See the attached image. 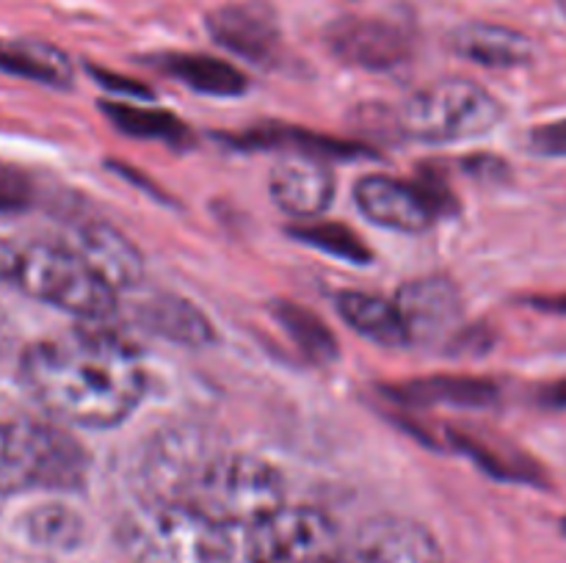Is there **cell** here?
<instances>
[{
  "instance_id": "obj_10",
  "label": "cell",
  "mask_w": 566,
  "mask_h": 563,
  "mask_svg": "<svg viewBox=\"0 0 566 563\" xmlns=\"http://www.w3.org/2000/svg\"><path fill=\"white\" fill-rule=\"evenodd\" d=\"M407 346L434 348L448 342L462 326V298L442 276H423L401 285L392 298Z\"/></svg>"
},
{
  "instance_id": "obj_3",
  "label": "cell",
  "mask_w": 566,
  "mask_h": 563,
  "mask_svg": "<svg viewBox=\"0 0 566 563\" xmlns=\"http://www.w3.org/2000/svg\"><path fill=\"white\" fill-rule=\"evenodd\" d=\"M136 563H230L227 528L186 502L144 500L119 528Z\"/></svg>"
},
{
  "instance_id": "obj_18",
  "label": "cell",
  "mask_w": 566,
  "mask_h": 563,
  "mask_svg": "<svg viewBox=\"0 0 566 563\" xmlns=\"http://www.w3.org/2000/svg\"><path fill=\"white\" fill-rule=\"evenodd\" d=\"M337 312H340V318L346 320L357 334L376 342V346H407L401 318H398V309L390 298H381L376 296V293L363 290H343L337 293Z\"/></svg>"
},
{
  "instance_id": "obj_31",
  "label": "cell",
  "mask_w": 566,
  "mask_h": 563,
  "mask_svg": "<svg viewBox=\"0 0 566 563\" xmlns=\"http://www.w3.org/2000/svg\"><path fill=\"white\" fill-rule=\"evenodd\" d=\"M534 307L553 309V312H566V298H536Z\"/></svg>"
},
{
  "instance_id": "obj_6",
  "label": "cell",
  "mask_w": 566,
  "mask_h": 563,
  "mask_svg": "<svg viewBox=\"0 0 566 563\" xmlns=\"http://www.w3.org/2000/svg\"><path fill=\"white\" fill-rule=\"evenodd\" d=\"M501 119V99L492 97L479 83L459 77L431 83L409 94L398 108V130L426 144L481 138L495 130Z\"/></svg>"
},
{
  "instance_id": "obj_14",
  "label": "cell",
  "mask_w": 566,
  "mask_h": 563,
  "mask_svg": "<svg viewBox=\"0 0 566 563\" xmlns=\"http://www.w3.org/2000/svg\"><path fill=\"white\" fill-rule=\"evenodd\" d=\"M66 246L105 282L114 293L138 287L144 279V257L136 243L127 241L119 230L99 221H88L72 230Z\"/></svg>"
},
{
  "instance_id": "obj_26",
  "label": "cell",
  "mask_w": 566,
  "mask_h": 563,
  "mask_svg": "<svg viewBox=\"0 0 566 563\" xmlns=\"http://www.w3.org/2000/svg\"><path fill=\"white\" fill-rule=\"evenodd\" d=\"M293 237H298L307 246L326 252L329 257L346 259V263L365 265L370 263V248L359 241L357 232H352L348 226L335 224V221H315V224H302L291 230Z\"/></svg>"
},
{
  "instance_id": "obj_2",
  "label": "cell",
  "mask_w": 566,
  "mask_h": 563,
  "mask_svg": "<svg viewBox=\"0 0 566 563\" xmlns=\"http://www.w3.org/2000/svg\"><path fill=\"white\" fill-rule=\"evenodd\" d=\"M3 279L75 318L103 320L116 312V293L66 243H6Z\"/></svg>"
},
{
  "instance_id": "obj_17",
  "label": "cell",
  "mask_w": 566,
  "mask_h": 563,
  "mask_svg": "<svg viewBox=\"0 0 566 563\" xmlns=\"http://www.w3.org/2000/svg\"><path fill=\"white\" fill-rule=\"evenodd\" d=\"M138 320L144 329L155 331L164 340L186 348H205L216 340L210 320L191 301L169 293H155L138 304Z\"/></svg>"
},
{
  "instance_id": "obj_20",
  "label": "cell",
  "mask_w": 566,
  "mask_h": 563,
  "mask_svg": "<svg viewBox=\"0 0 566 563\" xmlns=\"http://www.w3.org/2000/svg\"><path fill=\"white\" fill-rule=\"evenodd\" d=\"M164 70L186 83L188 88L210 97H238L247 92V75L227 61L202 53H171L166 55Z\"/></svg>"
},
{
  "instance_id": "obj_34",
  "label": "cell",
  "mask_w": 566,
  "mask_h": 563,
  "mask_svg": "<svg viewBox=\"0 0 566 563\" xmlns=\"http://www.w3.org/2000/svg\"><path fill=\"white\" fill-rule=\"evenodd\" d=\"M562 530L566 533V519H562Z\"/></svg>"
},
{
  "instance_id": "obj_32",
  "label": "cell",
  "mask_w": 566,
  "mask_h": 563,
  "mask_svg": "<svg viewBox=\"0 0 566 563\" xmlns=\"http://www.w3.org/2000/svg\"><path fill=\"white\" fill-rule=\"evenodd\" d=\"M3 265H6V243H0V279H3Z\"/></svg>"
},
{
  "instance_id": "obj_16",
  "label": "cell",
  "mask_w": 566,
  "mask_h": 563,
  "mask_svg": "<svg viewBox=\"0 0 566 563\" xmlns=\"http://www.w3.org/2000/svg\"><path fill=\"white\" fill-rule=\"evenodd\" d=\"M453 53L490 70H514L534 61V42L523 31L495 22H468L451 33Z\"/></svg>"
},
{
  "instance_id": "obj_22",
  "label": "cell",
  "mask_w": 566,
  "mask_h": 563,
  "mask_svg": "<svg viewBox=\"0 0 566 563\" xmlns=\"http://www.w3.org/2000/svg\"><path fill=\"white\" fill-rule=\"evenodd\" d=\"M276 323L282 326L293 346L315 364H329L337 359V337L332 334L329 326L313 312V309L302 307L293 301H274L271 307Z\"/></svg>"
},
{
  "instance_id": "obj_8",
  "label": "cell",
  "mask_w": 566,
  "mask_h": 563,
  "mask_svg": "<svg viewBox=\"0 0 566 563\" xmlns=\"http://www.w3.org/2000/svg\"><path fill=\"white\" fill-rule=\"evenodd\" d=\"M224 447L213 431L197 423L169 425L147 442L138 456V484L147 500L186 502L188 491L197 484L202 469L213 461Z\"/></svg>"
},
{
  "instance_id": "obj_5",
  "label": "cell",
  "mask_w": 566,
  "mask_h": 563,
  "mask_svg": "<svg viewBox=\"0 0 566 563\" xmlns=\"http://www.w3.org/2000/svg\"><path fill=\"white\" fill-rule=\"evenodd\" d=\"M86 453L64 431L31 419L0 423V495L25 489H77Z\"/></svg>"
},
{
  "instance_id": "obj_29",
  "label": "cell",
  "mask_w": 566,
  "mask_h": 563,
  "mask_svg": "<svg viewBox=\"0 0 566 563\" xmlns=\"http://www.w3.org/2000/svg\"><path fill=\"white\" fill-rule=\"evenodd\" d=\"M92 75L97 77L103 86L116 88V92H125L130 99H153V92L147 86H142L138 81H125V77H116L114 72H105V70H92Z\"/></svg>"
},
{
  "instance_id": "obj_21",
  "label": "cell",
  "mask_w": 566,
  "mask_h": 563,
  "mask_svg": "<svg viewBox=\"0 0 566 563\" xmlns=\"http://www.w3.org/2000/svg\"><path fill=\"white\" fill-rule=\"evenodd\" d=\"M396 397L409 403H451V406H490L497 401V386L473 375H431L396 386Z\"/></svg>"
},
{
  "instance_id": "obj_13",
  "label": "cell",
  "mask_w": 566,
  "mask_h": 563,
  "mask_svg": "<svg viewBox=\"0 0 566 563\" xmlns=\"http://www.w3.org/2000/svg\"><path fill=\"white\" fill-rule=\"evenodd\" d=\"M269 193L291 219L315 221L335 199V174L318 155H287L271 169Z\"/></svg>"
},
{
  "instance_id": "obj_12",
  "label": "cell",
  "mask_w": 566,
  "mask_h": 563,
  "mask_svg": "<svg viewBox=\"0 0 566 563\" xmlns=\"http://www.w3.org/2000/svg\"><path fill=\"white\" fill-rule=\"evenodd\" d=\"M354 202L363 215L385 230L418 235L434 226L437 210L420 185L387 174H368L354 185Z\"/></svg>"
},
{
  "instance_id": "obj_1",
  "label": "cell",
  "mask_w": 566,
  "mask_h": 563,
  "mask_svg": "<svg viewBox=\"0 0 566 563\" xmlns=\"http://www.w3.org/2000/svg\"><path fill=\"white\" fill-rule=\"evenodd\" d=\"M20 373L53 417L81 428H114L142 403L147 375L122 337L99 329L36 342L22 353Z\"/></svg>"
},
{
  "instance_id": "obj_11",
  "label": "cell",
  "mask_w": 566,
  "mask_h": 563,
  "mask_svg": "<svg viewBox=\"0 0 566 563\" xmlns=\"http://www.w3.org/2000/svg\"><path fill=\"white\" fill-rule=\"evenodd\" d=\"M205 25L216 44L254 64H265L280 53V14L269 0L224 3L205 17Z\"/></svg>"
},
{
  "instance_id": "obj_25",
  "label": "cell",
  "mask_w": 566,
  "mask_h": 563,
  "mask_svg": "<svg viewBox=\"0 0 566 563\" xmlns=\"http://www.w3.org/2000/svg\"><path fill=\"white\" fill-rule=\"evenodd\" d=\"M457 445L464 453L475 458V461L484 467V472H490L492 478L509 480V484H531V486H545V472L536 461H531L528 456H520V453H501L495 447L484 445L481 439H470L464 434H453Z\"/></svg>"
},
{
  "instance_id": "obj_27",
  "label": "cell",
  "mask_w": 566,
  "mask_h": 563,
  "mask_svg": "<svg viewBox=\"0 0 566 563\" xmlns=\"http://www.w3.org/2000/svg\"><path fill=\"white\" fill-rule=\"evenodd\" d=\"M528 149L539 158H566V119L534 127L528 132Z\"/></svg>"
},
{
  "instance_id": "obj_33",
  "label": "cell",
  "mask_w": 566,
  "mask_h": 563,
  "mask_svg": "<svg viewBox=\"0 0 566 563\" xmlns=\"http://www.w3.org/2000/svg\"><path fill=\"white\" fill-rule=\"evenodd\" d=\"M556 3H558V9H562V14L566 17V0H556Z\"/></svg>"
},
{
  "instance_id": "obj_15",
  "label": "cell",
  "mask_w": 566,
  "mask_h": 563,
  "mask_svg": "<svg viewBox=\"0 0 566 563\" xmlns=\"http://www.w3.org/2000/svg\"><path fill=\"white\" fill-rule=\"evenodd\" d=\"M352 563H442V552L423 524L379 519L363 530Z\"/></svg>"
},
{
  "instance_id": "obj_9",
  "label": "cell",
  "mask_w": 566,
  "mask_h": 563,
  "mask_svg": "<svg viewBox=\"0 0 566 563\" xmlns=\"http://www.w3.org/2000/svg\"><path fill=\"white\" fill-rule=\"evenodd\" d=\"M324 39L343 64L370 72L396 70L412 55V33L387 17H340L326 28Z\"/></svg>"
},
{
  "instance_id": "obj_23",
  "label": "cell",
  "mask_w": 566,
  "mask_h": 563,
  "mask_svg": "<svg viewBox=\"0 0 566 563\" xmlns=\"http://www.w3.org/2000/svg\"><path fill=\"white\" fill-rule=\"evenodd\" d=\"M103 114L108 116L116 130L127 132V136L169 144H180L188 138V127L175 114L155 108V105H138L136 99H127V103L108 99L103 103Z\"/></svg>"
},
{
  "instance_id": "obj_28",
  "label": "cell",
  "mask_w": 566,
  "mask_h": 563,
  "mask_svg": "<svg viewBox=\"0 0 566 563\" xmlns=\"http://www.w3.org/2000/svg\"><path fill=\"white\" fill-rule=\"evenodd\" d=\"M31 202V182L11 169H0V210H22Z\"/></svg>"
},
{
  "instance_id": "obj_4",
  "label": "cell",
  "mask_w": 566,
  "mask_h": 563,
  "mask_svg": "<svg viewBox=\"0 0 566 563\" xmlns=\"http://www.w3.org/2000/svg\"><path fill=\"white\" fill-rule=\"evenodd\" d=\"M186 506L221 528H252L285 506V480L265 458L221 450L191 486Z\"/></svg>"
},
{
  "instance_id": "obj_7",
  "label": "cell",
  "mask_w": 566,
  "mask_h": 563,
  "mask_svg": "<svg viewBox=\"0 0 566 563\" xmlns=\"http://www.w3.org/2000/svg\"><path fill=\"white\" fill-rule=\"evenodd\" d=\"M249 563H343L335 519L318 508H276L249 528Z\"/></svg>"
},
{
  "instance_id": "obj_24",
  "label": "cell",
  "mask_w": 566,
  "mask_h": 563,
  "mask_svg": "<svg viewBox=\"0 0 566 563\" xmlns=\"http://www.w3.org/2000/svg\"><path fill=\"white\" fill-rule=\"evenodd\" d=\"M25 535L48 550H72L83 539V519L66 506H39L28 511Z\"/></svg>"
},
{
  "instance_id": "obj_30",
  "label": "cell",
  "mask_w": 566,
  "mask_h": 563,
  "mask_svg": "<svg viewBox=\"0 0 566 563\" xmlns=\"http://www.w3.org/2000/svg\"><path fill=\"white\" fill-rule=\"evenodd\" d=\"M539 406L551 408V412H566V379L542 386Z\"/></svg>"
},
{
  "instance_id": "obj_19",
  "label": "cell",
  "mask_w": 566,
  "mask_h": 563,
  "mask_svg": "<svg viewBox=\"0 0 566 563\" xmlns=\"http://www.w3.org/2000/svg\"><path fill=\"white\" fill-rule=\"evenodd\" d=\"M0 72L44 86H70L72 81L70 59L39 39H0Z\"/></svg>"
}]
</instances>
